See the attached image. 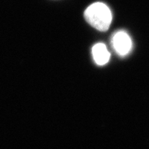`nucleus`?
<instances>
[{"mask_svg": "<svg viewBox=\"0 0 149 149\" xmlns=\"http://www.w3.org/2000/svg\"><path fill=\"white\" fill-rule=\"evenodd\" d=\"M84 16L89 24L99 31H106L112 21V14L109 8L102 2L92 4L85 11Z\"/></svg>", "mask_w": 149, "mask_h": 149, "instance_id": "obj_1", "label": "nucleus"}, {"mask_svg": "<svg viewBox=\"0 0 149 149\" xmlns=\"http://www.w3.org/2000/svg\"><path fill=\"white\" fill-rule=\"evenodd\" d=\"M112 45L120 56L128 55L132 49V40L125 31H118L112 37Z\"/></svg>", "mask_w": 149, "mask_h": 149, "instance_id": "obj_2", "label": "nucleus"}, {"mask_svg": "<svg viewBox=\"0 0 149 149\" xmlns=\"http://www.w3.org/2000/svg\"><path fill=\"white\" fill-rule=\"evenodd\" d=\"M93 56L95 62L102 66L109 61L111 55L104 44L97 43L93 48Z\"/></svg>", "mask_w": 149, "mask_h": 149, "instance_id": "obj_3", "label": "nucleus"}]
</instances>
